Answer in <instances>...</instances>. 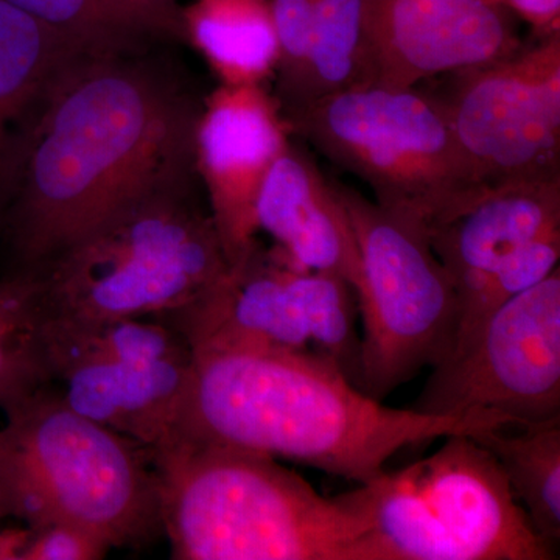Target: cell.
I'll use <instances>...</instances> for the list:
<instances>
[{
	"instance_id": "25",
	"label": "cell",
	"mask_w": 560,
	"mask_h": 560,
	"mask_svg": "<svg viewBox=\"0 0 560 560\" xmlns=\"http://www.w3.org/2000/svg\"><path fill=\"white\" fill-rule=\"evenodd\" d=\"M109 550V545L91 530L72 523H49L31 529L18 560H98Z\"/></svg>"
},
{
	"instance_id": "2",
	"label": "cell",
	"mask_w": 560,
	"mask_h": 560,
	"mask_svg": "<svg viewBox=\"0 0 560 560\" xmlns=\"http://www.w3.org/2000/svg\"><path fill=\"white\" fill-rule=\"evenodd\" d=\"M503 425L514 422L480 408L431 415L385 407L316 353L197 350L173 440L296 460L364 485L401 448Z\"/></svg>"
},
{
	"instance_id": "15",
	"label": "cell",
	"mask_w": 560,
	"mask_h": 560,
	"mask_svg": "<svg viewBox=\"0 0 560 560\" xmlns=\"http://www.w3.org/2000/svg\"><path fill=\"white\" fill-rule=\"evenodd\" d=\"M256 217L283 256L307 270L340 276L353 289L360 259L348 210L337 183L294 138L264 180Z\"/></svg>"
},
{
	"instance_id": "9",
	"label": "cell",
	"mask_w": 560,
	"mask_h": 560,
	"mask_svg": "<svg viewBox=\"0 0 560 560\" xmlns=\"http://www.w3.org/2000/svg\"><path fill=\"white\" fill-rule=\"evenodd\" d=\"M167 323L191 352L272 349L311 352L359 386V305L350 283L307 270L260 242Z\"/></svg>"
},
{
	"instance_id": "26",
	"label": "cell",
	"mask_w": 560,
	"mask_h": 560,
	"mask_svg": "<svg viewBox=\"0 0 560 560\" xmlns=\"http://www.w3.org/2000/svg\"><path fill=\"white\" fill-rule=\"evenodd\" d=\"M515 20L528 24L536 38L560 33V0H501Z\"/></svg>"
},
{
	"instance_id": "23",
	"label": "cell",
	"mask_w": 560,
	"mask_h": 560,
	"mask_svg": "<svg viewBox=\"0 0 560 560\" xmlns=\"http://www.w3.org/2000/svg\"><path fill=\"white\" fill-rule=\"evenodd\" d=\"M364 14L366 0H313L307 61L283 113L360 83Z\"/></svg>"
},
{
	"instance_id": "18",
	"label": "cell",
	"mask_w": 560,
	"mask_h": 560,
	"mask_svg": "<svg viewBox=\"0 0 560 560\" xmlns=\"http://www.w3.org/2000/svg\"><path fill=\"white\" fill-rule=\"evenodd\" d=\"M180 28L219 84L275 79L280 47L271 0H190L180 7Z\"/></svg>"
},
{
	"instance_id": "14",
	"label": "cell",
	"mask_w": 560,
	"mask_h": 560,
	"mask_svg": "<svg viewBox=\"0 0 560 560\" xmlns=\"http://www.w3.org/2000/svg\"><path fill=\"white\" fill-rule=\"evenodd\" d=\"M560 231V178L489 184L427 228L459 302L511 254Z\"/></svg>"
},
{
	"instance_id": "19",
	"label": "cell",
	"mask_w": 560,
	"mask_h": 560,
	"mask_svg": "<svg viewBox=\"0 0 560 560\" xmlns=\"http://www.w3.org/2000/svg\"><path fill=\"white\" fill-rule=\"evenodd\" d=\"M79 49L0 0V206L14 158L40 95Z\"/></svg>"
},
{
	"instance_id": "8",
	"label": "cell",
	"mask_w": 560,
	"mask_h": 560,
	"mask_svg": "<svg viewBox=\"0 0 560 560\" xmlns=\"http://www.w3.org/2000/svg\"><path fill=\"white\" fill-rule=\"evenodd\" d=\"M355 235L361 331L359 388L383 400L451 352L458 296L425 226L337 183Z\"/></svg>"
},
{
	"instance_id": "10",
	"label": "cell",
	"mask_w": 560,
	"mask_h": 560,
	"mask_svg": "<svg viewBox=\"0 0 560 560\" xmlns=\"http://www.w3.org/2000/svg\"><path fill=\"white\" fill-rule=\"evenodd\" d=\"M415 410H490L515 425L560 419V270L523 291L453 345Z\"/></svg>"
},
{
	"instance_id": "27",
	"label": "cell",
	"mask_w": 560,
	"mask_h": 560,
	"mask_svg": "<svg viewBox=\"0 0 560 560\" xmlns=\"http://www.w3.org/2000/svg\"><path fill=\"white\" fill-rule=\"evenodd\" d=\"M3 515L0 514V522ZM31 536V529H5L0 528V560H18L22 547Z\"/></svg>"
},
{
	"instance_id": "4",
	"label": "cell",
	"mask_w": 560,
	"mask_h": 560,
	"mask_svg": "<svg viewBox=\"0 0 560 560\" xmlns=\"http://www.w3.org/2000/svg\"><path fill=\"white\" fill-rule=\"evenodd\" d=\"M0 429V514L72 523L113 547L162 533L160 481L145 445L40 388L13 405Z\"/></svg>"
},
{
	"instance_id": "7",
	"label": "cell",
	"mask_w": 560,
	"mask_h": 560,
	"mask_svg": "<svg viewBox=\"0 0 560 560\" xmlns=\"http://www.w3.org/2000/svg\"><path fill=\"white\" fill-rule=\"evenodd\" d=\"M291 135L370 186L382 208L430 226L486 184L436 91L360 83L287 110Z\"/></svg>"
},
{
	"instance_id": "3",
	"label": "cell",
	"mask_w": 560,
	"mask_h": 560,
	"mask_svg": "<svg viewBox=\"0 0 560 560\" xmlns=\"http://www.w3.org/2000/svg\"><path fill=\"white\" fill-rule=\"evenodd\" d=\"M178 560H378L370 523L261 453L173 440L151 452Z\"/></svg>"
},
{
	"instance_id": "6",
	"label": "cell",
	"mask_w": 560,
	"mask_h": 560,
	"mask_svg": "<svg viewBox=\"0 0 560 560\" xmlns=\"http://www.w3.org/2000/svg\"><path fill=\"white\" fill-rule=\"evenodd\" d=\"M341 493L370 523L378 560H552L503 470L471 434Z\"/></svg>"
},
{
	"instance_id": "24",
	"label": "cell",
	"mask_w": 560,
	"mask_h": 560,
	"mask_svg": "<svg viewBox=\"0 0 560 560\" xmlns=\"http://www.w3.org/2000/svg\"><path fill=\"white\" fill-rule=\"evenodd\" d=\"M559 260L560 231L541 235L511 254L503 264L481 280L480 285L471 291L469 296L459 302L458 324L453 345L466 337L489 313L504 302L547 279L552 271L558 270Z\"/></svg>"
},
{
	"instance_id": "12",
	"label": "cell",
	"mask_w": 560,
	"mask_h": 560,
	"mask_svg": "<svg viewBox=\"0 0 560 560\" xmlns=\"http://www.w3.org/2000/svg\"><path fill=\"white\" fill-rule=\"evenodd\" d=\"M522 46L501 0H366L360 83L419 86Z\"/></svg>"
},
{
	"instance_id": "16",
	"label": "cell",
	"mask_w": 560,
	"mask_h": 560,
	"mask_svg": "<svg viewBox=\"0 0 560 560\" xmlns=\"http://www.w3.org/2000/svg\"><path fill=\"white\" fill-rule=\"evenodd\" d=\"M191 353L151 361H91L73 364L55 378L73 410L145 445L164 447L178 430L189 385Z\"/></svg>"
},
{
	"instance_id": "17",
	"label": "cell",
	"mask_w": 560,
	"mask_h": 560,
	"mask_svg": "<svg viewBox=\"0 0 560 560\" xmlns=\"http://www.w3.org/2000/svg\"><path fill=\"white\" fill-rule=\"evenodd\" d=\"M84 55H136L183 43L175 0H7Z\"/></svg>"
},
{
	"instance_id": "5",
	"label": "cell",
	"mask_w": 560,
	"mask_h": 560,
	"mask_svg": "<svg viewBox=\"0 0 560 560\" xmlns=\"http://www.w3.org/2000/svg\"><path fill=\"white\" fill-rule=\"evenodd\" d=\"M228 268L209 209L187 187L121 210L36 275L49 316L88 323L171 315Z\"/></svg>"
},
{
	"instance_id": "22",
	"label": "cell",
	"mask_w": 560,
	"mask_h": 560,
	"mask_svg": "<svg viewBox=\"0 0 560 560\" xmlns=\"http://www.w3.org/2000/svg\"><path fill=\"white\" fill-rule=\"evenodd\" d=\"M47 318L43 278L14 272L0 279V408L9 410L51 381L44 352Z\"/></svg>"
},
{
	"instance_id": "28",
	"label": "cell",
	"mask_w": 560,
	"mask_h": 560,
	"mask_svg": "<svg viewBox=\"0 0 560 560\" xmlns=\"http://www.w3.org/2000/svg\"><path fill=\"white\" fill-rule=\"evenodd\" d=\"M175 2H178V0H175Z\"/></svg>"
},
{
	"instance_id": "11",
	"label": "cell",
	"mask_w": 560,
	"mask_h": 560,
	"mask_svg": "<svg viewBox=\"0 0 560 560\" xmlns=\"http://www.w3.org/2000/svg\"><path fill=\"white\" fill-rule=\"evenodd\" d=\"M436 91L482 184L560 178V33Z\"/></svg>"
},
{
	"instance_id": "1",
	"label": "cell",
	"mask_w": 560,
	"mask_h": 560,
	"mask_svg": "<svg viewBox=\"0 0 560 560\" xmlns=\"http://www.w3.org/2000/svg\"><path fill=\"white\" fill-rule=\"evenodd\" d=\"M202 102L153 51L77 55L33 110L0 206L22 272L121 210L195 187V127Z\"/></svg>"
},
{
	"instance_id": "21",
	"label": "cell",
	"mask_w": 560,
	"mask_h": 560,
	"mask_svg": "<svg viewBox=\"0 0 560 560\" xmlns=\"http://www.w3.org/2000/svg\"><path fill=\"white\" fill-rule=\"evenodd\" d=\"M44 352L50 377L91 361H151L189 355L190 346L168 323L140 318L69 320L47 313Z\"/></svg>"
},
{
	"instance_id": "20",
	"label": "cell",
	"mask_w": 560,
	"mask_h": 560,
	"mask_svg": "<svg viewBox=\"0 0 560 560\" xmlns=\"http://www.w3.org/2000/svg\"><path fill=\"white\" fill-rule=\"evenodd\" d=\"M499 427L475 434L503 470L534 530L555 548L560 541V419Z\"/></svg>"
},
{
	"instance_id": "13",
	"label": "cell",
	"mask_w": 560,
	"mask_h": 560,
	"mask_svg": "<svg viewBox=\"0 0 560 560\" xmlns=\"http://www.w3.org/2000/svg\"><path fill=\"white\" fill-rule=\"evenodd\" d=\"M291 139L282 106L267 84H219L202 101L195 127V171L230 267L259 242L257 198Z\"/></svg>"
}]
</instances>
